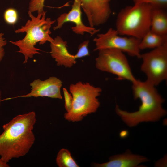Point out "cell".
I'll return each mask as SVG.
<instances>
[{
    "label": "cell",
    "mask_w": 167,
    "mask_h": 167,
    "mask_svg": "<svg viewBox=\"0 0 167 167\" xmlns=\"http://www.w3.org/2000/svg\"><path fill=\"white\" fill-rule=\"evenodd\" d=\"M46 12L44 11L35 16L28 11L30 19H28L24 26L15 31L16 33L25 32V36L18 41H9L19 48V50L16 52L24 55V64L26 63L28 59L32 58L35 54H40L39 51L41 50L35 47L37 43L43 45L47 41L50 42L53 40L50 36L51 33L50 29L56 20H52L50 18H46Z\"/></svg>",
    "instance_id": "3"
},
{
    "label": "cell",
    "mask_w": 167,
    "mask_h": 167,
    "mask_svg": "<svg viewBox=\"0 0 167 167\" xmlns=\"http://www.w3.org/2000/svg\"><path fill=\"white\" fill-rule=\"evenodd\" d=\"M56 163L59 167H78L70 151L65 148L61 149L57 156Z\"/></svg>",
    "instance_id": "16"
},
{
    "label": "cell",
    "mask_w": 167,
    "mask_h": 167,
    "mask_svg": "<svg viewBox=\"0 0 167 167\" xmlns=\"http://www.w3.org/2000/svg\"><path fill=\"white\" fill-rule=\"evenodd\" d=\"M62 82L59 79L55 76H51L42 80L40 79L34 80L30 84L31 90L29 93L17 97H47L52 98L62 99L61 88Z\"/></svg>",
    "instance_id": "10"
},
{
    "label": "cell",
    "mask_w": 167,
    "mask_h": 167,
    "mask_svg": "<svg viewBox=\"0 0 167 167\" xmlns=\"http://www.w3.org/2000/svg\"><path fill=\"white\" fill-rule=\"evenodd\" d=\"M107 1L109 2L111 0H106Z\"/></svg>",
    "instance_id": "25"
},
{
    "label": "cell",
    "mask_w": 167,
    "mask_h": 167,
    "mask_svg": "<svg viewBox=\"0 0 167 167\" xmlns=\"http://www.w3.org/2000/svg\"><path fill=\"white\" fill-rule=\"evenodd\" d=\"M167 43V35L162 36L156 34L150 30L141 40L139 44L140 50L154 49Z\"/></svg>",
    "instance_id": "15"
},
{
    "label": "cell",
    "mask_w": 167,
    "mask_h": 167,
    "mask_svg": "<svg viewBox=\"0 0 167 167\" xmlns=\"http://www.w3.org/2000/svg\"><path fill=\"white\" fill-rule=\"evenodd\" d=\"M132 83L134 99H139L141 104L139 110L133 112L121 109L116 105V112L125 123L133 127L142 122L157 121L166 115L167 111L162 107L165 100L155 86L147 80L136 79Z\"/></svg>",
    "instance_id": "2"
},
{
    "label": "cell",
    "mask_w": 167,
    "mask_h": 167,
    "mask_svg": "<svg viewBox=\"0 0 167 167\" xmlns=\"http://www.w3.org/2000/svg\"><path fill=\"white\" fill-rule=\"evenodd\" d=\"M98 51L95 59L97 69L116 75L118 80H126L132 83L136 79L123 52L114 49H103Z\"/></svg>",
    "instance_id": "6"
},
{
    "label": "cell",
    "mask_w": 167,
    "mask_h": 167,
    "mask_svg": "<svg viewBox=\"0 0 167 167\" xmlns=\"http://www.w3.org/2000/svg\"><path fill=\"white\" fill-rule=\"evenodd\" d=\"M81 8L80 0H74L71 10L68 13L61 14L57 18V25L53 28V29L56 30L60 29L65 23L71 22L75 25L71 28L76 34L83 35L86 32L92 36L98 32L99 29L86 26L84 24L81 18Z\"/></svg>",
    "instance_id": "11"
},
{
    "label": "cell",
    "mask_w": 167,
    "mask_h": 167,
    "mask_svg": "<svg viewBox=\"0 0 167 167\" xmlns=\"http://www.w3.org/2000/svg\"><path fill=\"white\" fill-rule=\"evenodd\" d=\"M152 6L143 3L128 6L118 13L116 30L119 35L141 40L151 29Z\"/></svg>",
    "instance_id": "4"
},
{
    "label": "cell",
    "mask_w": 167,
    "mask_h": 167,
    "mask_svg": "<svg viewBox=\"0 0 167 167\" xmlns=\"http://www.w3.org/2000/svg\"><path fill=\"white\" fill-rule=\"evenodd\" d=\"M152 7L150 30L160 35H167V13L165 9Z\"/></svg>",
    "instance_id": "14"
},
{
    "label": "cell",
    "mask_w": 167,
    "mask_h": 167,
    "mask_svg": "<svg viewBox=\"0 0 167 167\" xmlns=\"http://www.w3.org/2000/svg\"><path fill=\"white\" fill-rule=\"evenodd\" d=\"M4 36V34L0 32V62L5 56V51L4 47L7 44V41Z\"/></svg>",
    "instance_id": "22"
},
{
    "label": "cell",
    "mask_w": 167,
    "mask_h": 167,
    "mask_svg": "<svg viewBox=\"0 0 167 167\" xmlns=\"http://www.w3.org/2000/svg\"><path fill=\"white\" fill-rule=\"evenodd\" d=\"M45 0H31L28 6V11L32 13L37 11L38 14L42 13L44 11Z\"/></svg>",
    "instance_id": "19"
},
{
    "label": "cell",
    "mask_w": 167,
    "mask_h": 167,
    "mask_svg": "<svg viewBox=\"0 0 167 167\" xmlns=\"http://www.w3.org/2000/svg\"><path fill=\"white\" fill-rule=\"evenodd\" d=\"M81 8L87 18L90 26L94 27L105 23L111 10L106 0H80Z\"/></svg>",
    "instance_id": "9"
},
{
    "label": "cell",
    "mask_w": 167,
    "mask_h": 167,
    "mask_svg": "<svg viewBox=\"0 0 167 167\" xmlns=\"http://www.w3.org/2000/svg\"><path fill=\"white\" fill-rule=\"evenodd\" d=\"M69 89L73 102L71 110L64 114L66 120L72 122L80 121L88 115L97 111L100 105L97 97L102 92L101 88L88 82L79 81L71 84Z\"/></svg>",
    "instance_id": "5"
},
{
    "label": "cell",
    "mask_w": 167,
    "mask_h": 167,
    "mask_svg": "<svg viewBox=\"0 0 167 167\" xmlns=\"http://www.w3.org/2000/svg\"><path fill=\"white\" fill-rule=\"evenodd\" d=\"M9 165L7 163L3 161L0 158V167H9Z\"/></svg>",
    "instance_id": "23"
},
{
    "label": "cell",
    "mask_w": 167,
    "mask_h": 167,
    "mask_svg": "<svg viewBox=\"0 0 167 167\" xmlns=\"http://www.w3.org/2000/svg\"><path fill=\"white\" fill-rule=\"evenodd\" d=\"M63 91L65 99V107L66 112H68L72 107L73 97L71 93H69L66 88H63Z\"/></svg>",
    "instance_id": "21"
},
{
    "label": "cell",
    "mask_w": 167,
    "mask_h": 167,
    "mask_svg": "<svg viewBox=\"0 0 167 167\" xmlns=\"http://www.w3.org/2000/svg\"><path fill=\"white\" fill-rule=\"evenodd\" d=\"M116 29L109 28L105 33L98 34L93 40L96 47L94 51L107 49H114L126 53L132 57L141 58L139 48L140 40L133 37L119 36Z\"/></svg>",
    "instance_id": "8"
},
{
    "label": "cell",
    "mask_w": 167,
    "mask_h": 167,
    "mask_svg": "<svg viewBox=\"0 0 167 167\" xmlns=\"http://www.w3.org/2000/svg\"><path fill=\"white\" fill-rule=\"evenodd\" d=\"M109 161L102 163H94L95 167H136L143 162L149 161L145 157L132 153L129 150L124 153L110 157Z\"/></svg>",
    "instance_id": "13"
},
{
    "label": "cell",
    "mask_w": 167,
    "mask_h": 167,
    "mask_svg": "<svg viewBox=\"0 0 167 167\" xmlns=\"http://www.w3.org/2000/svg\"><path fill=\"white\" fill-rule=\"evenodd\" d=\"M134 5L148 4L152 7L166 9L167 6V0H133Z\"/></svg>",
    "instance_id": "18"
},
{
    "label": "cell",
    "mask_w": 167,
    "mask_h": 167,
    "mask_svg": "<svg viewBox=\"0 0 167 167\" xmlns=\"http://www.w3.org/2000/svg\"><path fill=\"white\" fill-rule=\"evenodd\" d=\"M89 43V41L86 40L79 45L78 47V51L75 54L77 58L89 55V52L88 49Z\"/></svg>",
    "instance_id": "20"
},
{
    "label": "cell",
    "mask_w": 167,
    "mask_h": 167,
    "mask_svg": "<svg viewBox=\"0 0 167 167\" xmlns=\"http://www.w3.org/2000/svg\"><path fill=\"white\" fill-rule=\"evenodd\" d=\"M18 14L14 8H9L6 9L4 13V18L5 22L10 25H14L18 19Z\"/></svg>",
    "instance_id": "17"
},
{
    "label": "cell",
    "mask_w": 167,
    "mask_h": 167,
    "mask_svg": "<svg viewBox=\"0 0 167 167\" xmlns=\"http://www.w3.org/2000/svg\"><path fill=\"white\" fill-rule=\"evenodd\" d=\"M141 70L147 80L155 86L167 79V43L150 51L141 54Z\"/></svg>",
    "instance_id": "7"
},
{
    "label": "cell",
    "mask_w": 167,
    "mask_h": 167,
    "mask_svg": "<svg viewBox=\"0 0 167 167\" xmlns=\"http://www.w3.org/2000/svg\"><path fill=\"white\" fill-rule=\"evenodd\" d=\"M2 101V92L0 89V106Z\"/></svg>",
    "instance_id": "24"
},
{
    "label": "cell",
    "mask_w": 167,
    "mask_h": 167,
    "mask_svg": "<svg viewBox=\"0 0 167 167\" xmlns=\"http://www.w3.org/2000/svg\"><path fill=\"white\" fill-rule=\"evenodd\" d=\"M36 121V113L32 111L17 115L2 126L0 158L3 161L8 163L28 152L35 141L33 130Z\"/></svg>",
    "instance_id": "1"
},
{
    "label": "cell",
    "mask_w": 167,
    "mask_h": 167,
    "mask_svg": "<svg viewBox=\"0 0 167 167\" xmlns=\"http://www.w3.org/2000/svg\"><path fill=\"white\" fill-rule=\"evenodd\" d=\"M50 43L51 56L55 59L58 66L70 68L76 63L77 56L75 54L73 55L69 53L66 41L57 36Z\"/></svg>",
    "instance_id": "12"
}]
</instances>
